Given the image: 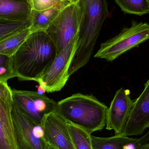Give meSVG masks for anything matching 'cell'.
<instances>
[{"mask_svg":"<svg viewBox=\"0 0 149 149\" xmlns=\"http://www.w3.org/2000/svg\"><path fill=\"white\" fill-rule=\"evenodd\" d=\"M54 42L46 31L31 32L11 57V65L19 81H38L57 56Z\"/></svg>","mask_w":149,"mask_h":149,"instance_id":"obj_1","label":"cell"},{"mask_svg":"<svg viewBox=\"0 0 149 149\" xmlns=\"http://www.w3.org/2000/svg\"><path fill=\"white\" fill-rule=\"evenodd\" d=\"M80 25L77 49L69 70L70 76L89 61L105 19L109 15L106 0H79Z\"/></svg>","mask_w":149,"mask_h":149,"instance_id":"obj_2","label":"cell"},{"mask_svg":"<svg viewBox=\"0 0 149 149\" xmlns=\"http://www.w3.org/2000/svg\"><path fill=\"white\" fill-rule=\"evenodd\" d=\"M108 109L93 95L77 93L58 102L55 113L91 134L105 127Z\"/></svg>","mask_w":149,"mask_h":149,"instance_id":"obj_3","label":"cell"},{"mask_svg":"<svg viewBox=\"0 0 149 149\" xmlns=\"http://www.w3.org/2000/svg\"><path fill=\"white\" fill-rule=\"evenodd\" d=\"M149 39V24L132 20L130 27L102 43L94 57L112 62Z\"/></svg>","mask_w":149,"mask_h":149,"instance_id":"obj_4","label":"cell"},{"mask_svg":"<svg viewBox=\"0 0 149 149\" xmlns=\"http://www.w3.org/2000/svg\"><path fill=\"white\" fill-rule=\"evenodd\" d=\"M79 25L78 4L70 2L61 9L45 30L54 42L58 54L78 38Z\"/></svg>","mask_w":149,"mask_h":149,"instance_id":"obj_5","label":"cell"},{"mask_svg":"<svg viewBox=\"0 0 149 149\" xmlns=\"http://www.w3.org/2000/svg\"><path fill=\"white\" fill-rule=\"evenodd\" d=\"M77 39L64 49L38 81L45 92L61 90L69 80V70L77 49Z\"/></svg>","mask_w":149,"mask_h":149,"instance_id":"obj_6","label":"cell"},{"mask_svg":"<svg viewBox=\"0 0 149 149\" xmlns=\"http://www.w3.org/2000/svg\"><path fill=\"white\" fill-rule=\"evenodd\" d=\"M12 96L14 103L36 126L41 127L44 116L56 111L57 102L44 94L14 89Z\"/></svg>","mask_w":149,"mask_h":149,"instance_id":"obj_7","label":"cell"},{"mask_svg":"<svg viewBox=\"0 0 149 149\" xmlns=\"http://www.w3.org/2000/svg\"><path fill=\"white\" fill-rule=\"evenodd\" d=\"M11 116L17 149H47L43 137L36 134V125L14 102Z\"/></svg>","mask_w":149,"mask_h":149,"instance_id":"obj_8","label":"cell"},{"mask_svg":"<svg viewBox=\"0 0 149 149\" xmlns=\"http://www.w3.org/2000/svg\"><path fill=\"white\" fill-rule=\"evenodd\" d=\"M129 90L118 89L108 109L106 129L113 130L116 135H122L134 105Z\"/></svg>","mask_w":149,"mask_h":149,"instance_id":"obj_9","label":"cell"},{"mask_svg":"<svg viewBox=\"0 0 149 149\" xmlns=\"http://www.w3.org/2000/svg\"><path fill=\"white\" fill-rule=\"evenodd\" d=\"M41 127L48 145L57 149H75L68 123L55 112L44 116Z\"/></svg>","mask_w":149,"mask_h":149,"instance_id":"obj_10","label":"cell"},{"mask_svg":"<svg viewBox=\"0 0 149 149\" xmlns=\"http://www.w3.org/2000/svg\"><path fill=\"white\" fill-rule=\"evenodd\" d=\"M149 128V79L134 105L123 135L140 136Z\"/></svg>","mask_w":149,"mask_h":149,"instance_id":"obj_11","label":"cell"},{"mask_svg":"<svg viewBox=\"0 0 149 149\" xmlns=\"http://www.w3.org/2000/svg\"><path fill=\"white\" fill-rule=\"evenodd\" d=\"M13 102L0 103V149H17L11 116Z\"/></svg>","mask_w":149,"mask_h":149,"instance_id":"obj_12","label":"cell"},{"mask_svg":"<svg viewBox=\"0 0 149 149\" xmlns=\"http://www.w3.org/2000/svg\"><path fill=\"white\" fill-rule=\"evenodd\" d=\"M32 10L31 0H0V19L29 21Z\"/></svg>","mask_w":149,"mask_h":149,"instance_id":"obj_13","label":"cell"},{"mask_svg":"<svg viewBox=\"0 0 149 149\" xmlns=\"http://www.w3.org/2000/svg\"><path fill=\"white\" fill-rule=\"evenodd\" d=\"M137 139L124 135H115L110 137H100L91 135L93 149H124L133 145Z\"/></svg>","mask_w":149,"mask_h":149,"instance_id":"obj_14","label":"cell"},{"mask_svg":"<svg viewBox=\"0 0 149 149\" xmlns=\"http://www.w3.org/2000/svg\"><path fill=\"white\" fill-rule=\"evenodd\" d=\"M62 8L59 7H53L42 11L32 10L30 18L31 21L30 27L31 32L45 31L51 23L57 16Z\"/></svg>","mask_w":149,"mask_h":149,"instance_id":"obj_15","label":"cell"},{"mask_svg":"<svg viewBox=\"0 0 149 149\" xmlns=\"http://www.w3.org/2000/svg\"><path fill=\"white\" fill-rule=\"evenodd\" d=\"M30 27L0 41V54L12 57L31 33Z\"/></svg>","mask_w":149,"mask_h":149,"instance_id":"obj_16","label":"cell"},{"mask_svg":"<svg viewBox=\"0 0 149 149\" xmlns=\"http://www.w3.org/2000/svg\"><path fill=\"white\" fill-rule=\"evenodd\" d=\"M126 14L142 16L149 14V0H115Z\"/></svg>","mask_w":149,"mask_h":149,"instance_id":"obj_17","label":"cell"},{"mask_svg":"<svg viewBox=\"0 0 149 149\" xmlns=\"http://www.w3.org/2000/svg\"><path fill=\"white\" fill-rule=\"evenodd\" d=\"M67 123L74 149H93L91 134L77 126Z\"/></svg>","mask_w":149,"mask_h":149,"instance_id":"obj_18","label":"cell"},{"mask_svg":"<svg viewBox=\"0 0 149 149\" xmlns=\"http://www.w3.org/2000/svg\"><path fill=\"white\" fill-rule=\"evenodd\" d=\"M31 20L14 21L0 19V41L30 28Z\"/></svg>","mask_w":149,"mask_h":149,"instance_id":"obj_19","label":"cell"},{"mask_svg":"<svg viewBox=\"0 0 149 149\" xmlns=\"http://www.w3.org/2000/svg\"><path fill=\"white\" fill-rule=\"evenodd\" d=\"M14 77L15 76L11 65V57L0 54V81L7 82Z\"/></svg>","mask_w":149,"mask_h":149,"instance_id":"obj_20","label":"cell"},{"mask_svg":"<svg viewBox=\"0 0 149 149\" xmlns=\"http://www.w3.org/2000/svg\"><path fill=\"white\" fill-rule=\"evenodd\" d=\"M33 9L37 11L45 10L53 7L63 8L70 2L63 0H31Z\"/></svg>","mask_w":149,"mask_h":149,"instance_id":"obj_21","label":"cell"},{"mask_svg":"<svg viewBox=\"0 0 149 149\" xmlns=\"http://www.w3.org/2000/svg\"><path fill=\"white\" fill-rule=\"evenodd\" d=\"M149 144V130L147 133L139 139L133 144L135 149L140 148Z\"/></svg>","mask_w":149,"mask_h":149,"instance_id":"obj_22","label":"cell"},{"mask_svg":"<svg viewBox=\"0 0 149 149\" xmlns=\"http://www.w3.org/2000/svg\"><path fill=\"white\" fill-rule=\"evenodd\" d=\"M136 149H149V144L148 145H145V146H143L142 148H140Z\"/></svg>","mask_w":149,"mask_h":149,"instance_id":"obj_23","label":"cell"},{"mask_svg":"<svg viewBox=\"0 0 149 149\" xmlns=\"http://www.w3.org/2000/svg\"><path fill=\"white\" fill-rule=\"evenodd\" d=\"M47 149H57L47 144Z\"/></svg>","mask_w":149,"mask_h":149,"instance_id":"obj_24","label":"cell"},{"mask_svg":"<svg viewBox=\"0 0 149 149\" xmlns=\"http://www.w3.org/2000/svg\"><path fill=\"white\" fill-rule=\"evenodd\" d=\"M79 1V0H70V2H73L77 3Z\"/></svg>","mask_w":149,"mask_h":149,"instance_id":"obj_25","label":"cell"},{"mask_svg":"<svg viewBox=\"0 0 149 149\" xmlns=\"http://www.w3.org/2000/svg\"><path fill=\"white\" fill-rule=\"evenodd\" d=\"M63 1L67 2H70V0H63Z\"/></svg>","mask_w":149,"mask_h":149,"instance_id":"obj_26","label":"cell"}]
</instances>
